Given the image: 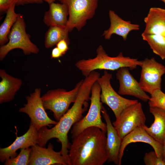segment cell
Masks as SVG:
<instances>
[{
	"label": "cell",
	"mask_w": 165,
	"mask_h": 165,
	"mask_svg": "<svg viewBox=\"0 0 165 165\" xmlns=\"http://www.w3.org/2000/svg\"><path fill=\"white\" fill-rule=\"evenodd\" d=\"M100 76L99 73L93 71L85 77L76 100L57 123L50 129L45 126L38 131L37 144L45 147L49 140L57 138V141L61 144V151L68 165V153L71 144L68 138V133L73 125L83 118V114L87 110L92 86Z\"/></svg>",
	"instance_id": "cell-1"
},
{
	"label": "cell",
	"mask_w": 165,
	"mask_h": 165,
	"mask_svg": "<svg viewBox=\"0 0 165 165\" xmlns=\"http://www.w3.org/2000/svg\"><path fill=\"white\" fill-rule=\"evenodd\" d=\"M106 131L88 127L73 138L69 149V165H102L108 160Z\"/></svg>",
	"instance_id": "cell-2"
},
{
	"label": "cell",
	"mask_w": 165,
	"mask_h": 165,
	"mask_svg": "<svg viewBox=\"0 0 165 165\" xmlns=\"http://www.w3.org/2000/svg\"><path fill=\"white\" fill-rule=\"evenodd\" d=\"M96 53L94 58L80 60L75 64L85 77L97 69L114 71L125 67L132 70L138 66H141L142 63V61H138V59L124 57L122 52L116 57H109L101 45L97 48Z\"/></svg>",
	"instance_id": "cell-3"
},
{
	"label": "cell",
	"mask_w": 165,
	"mask_h": 165,
	"mask_svg": "<svg viewBox=\"0 0 165 165\" xmlns=\"http://www.w3.org/2000/svg\"><path fill=\"white\" fill-rule=\"evenodd\" d=\"M83 80L78 82L74 88L69 91L61 88L50 90L41 97L45 109L53 112L57 121L59 120L69 109L70 104L76 100Z\"/></svg>",
	"instance_id": "cell-4"
},
{
	"label": "cell",
	"mask_w": 165,
	"mask_h": 165,
	"mask_svg": "<svg viewBox=\"0 0 165 165\" xmlns=\"http://www.w3.org/2000/svg\"><path fill=\"white\" fill-rule=\"evenodd\" d=\"M9 41L0 47V60L2 61L11 50L16 49L22 50L25 55L37 54L39 49L31 42L30 36L26 30L23 16L19 13L17 20L12 26L8 36Z\"/></svg>",
	"instance_id": "cell-5"
},
{
	"label": "cell",
	"mask_w": 165,
	"mask_h": 165,
	"mask_svg": "<svg viewBox=\"0 0 165 165\" xmlns=\"http://www.w3.org/2000/svg\"><path fill=\"white\" fill-rule=\"evenodd\" d=\"M101 92V87L97 81L91 88L90 104L87 114L72 127L71 130L72 139L85 129L91 127H97L106 132V124L102 121L101 116L103 105L100 100Z\"/></svg>",
	"instance_id": "cell-6"
},
{
	"label": "cell",
	"mask_w": 165,
	"mask_h": 165,
	"mask_svg": "<svg viewBox=\"0 0 165 165\" xmlns=\"http://www.w3.org/2000/svg\"><path fill=\"white\" fill-rule=\"evenodd\" d=\"M98 0H61L67 6L69 17L66 28L69 32L74 28L78 31L86 25L87 20L95 14Z\"/></svg>",
	"instance_id": "cell-7"
},
{
	"label": "cell",
	"mask_w": 165,
	"mask_h": 165,
	"mask_svg": "<svg viewBox=\"0 0 165 165\" xmlns=\"http://www.w3.org/2000/svg\"><path fill=\"white\" fill-rule=\"evenodd\" d=\"M112 78V74L105 70L103 75L98 78L97 82L101 88V101L110 108L113 112L116 119H117L124 109L138 102L136 100L125 98L116 92L111 84Z\"/></svg>",
	"instance_id": "cell-8"
},
{
	"label": "cell",
	"mask_w": 165,
	"mask_h": 165,
	"mask_svg": "<svg viewBox=\"0 0 165 165\" xmlns=\"http://www.w3.org/2000/svg\"><path fill=\"white\" fill-rule=\"evenodd\" d=\"M41 92L40 88L35 89L34 92L26 97L27 103L19 109V112L28 115L31 123L38 131L44 127L55 125L58 122L51 119L46 112L41 97Z\"/></svg>",
	"instance_id": "cell-9"
},
{
	"label": "cell",
	"mask_w": 165,
	"mask_h": 165,
	"mask_svg": "<svg viewBox=\"0 0 165 165\" xmlns=\"http://www.w3.org/2000/svg\"><path fill=\"white\" fill-rule=\"evenodd\" d=\"M146 118L140 102L124 109L112 124L123 139L136 128L145 125Z\"/></svg>",
	"instance_id": "cell-10"
},
{
	"label": "cell",
	"mask_w": 165,
	"mask_h": 165,
	"mask_svg": "<svg viewBox=\"0 0 165 165\" xmlns=\"http://www.w3.org/2000/svg\"><path fill=\"white\" fill-rule=\"evenodd\" d=\"M139 83L143 90L150 94L155 90L161 89L162 76L165 73V67L154 58L142 61Z\"/></svg>",
	"instance_id": "cell-11"
},
{
	"label": "cell",
	"mask_w": 165,
	"mask_h": 165,
	"mask_svg": "<svg viewBox=\"0 0 165 165\" xmlns=\"http://www.w3.org/2000/svg\"><path fill=\"white\" fill-rule=\"evenodd\" d=\"M55 164L68 165L61 151H55L52 143H49L47 148L37 144L31 147L28 165Z\"/></svg>",
	"instance_id": "cell-12"
},
{
	"label": "cell",
	"mask_w": 165,
	"mask_h": 165,
	"mask_svg": "<svg viewBox=\"0 0 165 165\" xmlns=\"http://www.w3.org/2000/svg\"><path fill=\"white\" fill-rule=\"evenodd\" d=\"M127 67H122L117 71L116 79L119 86L118 93L121 95L134 96L144 102L148 101L150 97L142 89Z\"/></svg>",
	"instance_id": "cell-13"
},
{
	"label": "cell",
	"mask_w": 165,
	"mask_h": 165,
	"mask_svg": "<svg viewBox=\"0 0 165 165\" xmlns=\"http://www.w3.org/2000/svg\"><path fill=\"white\" fill-rule=\"evenodd\" d=\"M9 146L0 148V161L4 162L10 158L14 157L18 154L17 151L23 148H29L37 144L38 131L30 123L28 131L23 135L18 137Z\"/></svg>",
	"instance_id": "cell-14"
},
{
	"label": "cell",
	"mask_w": 165,
	"mask_h": 165,
	"mask_svg": "<svg viewBox=\"0 0 165 165\" xmlns=\"http://www.w3.org/2000/svg\"><path fill=\"white\" fill-rule=\"evenodd\" d=\"M137 142L145 143L150 145L158 157L163 160L162 145L151 137L142 126L136 128L122 139L119 156V165L121 164L126 147L131 143Z\"/></svg>",
	"instance_id": "cell-15"
},
{
	"label": "cell",
	"mask_w": 165,
	"mask_h": 165,
	"mask_svg": "<svg viewBox=\"0 0 165 165\" xmlns=\"http://www.w3.org/2000/svg\"><path fill=\"white\" fill-rule=\"evenodd\" d=\"M101 112L106 125V146L109 162L119 165V156L122 140L111 121L109 115L103 106Z\"/></svg>",
	"instance_id": "cell-16"
},
{
	"label": "cell",
	"mask_w": 165,
	"mask_h": 165,
	"mask_svg": "<svg viewBox=\"0 0 165 165\" xmlns=\"http://www.w3.org/2000/svg\"><path fill=\"white\" fill-rule=\"evenodd\" d=\"M109 16L110 21V27L108 29L104 31L102 35L106 39H109L112 34H116L122 37L125 41L130 31L139 29V25L132 24L130 21L123 20L114 11H109Z\"/></svg>",
	"instance_id": "cell-17"
},
{
	"label": "cell",
	"mask_w": 165,
	"mask_h": 165,
	"mask_svg": "<svg viewBox=\"0 0 165 165\" xmlns=\"http://www.w3.org/2000/svg\"><path fill=\"white\" fill-rule=\"evenodd\" d=\"M144 21L145 27L144 33L165 36V9L158 7L150 8Z\"/></svg>",
	"instance_id": "cell-18"
},
{
	"label": "cell",
	"mask_w": 165,
	"mask_h": 165,
	"mask_svg": "<svg viewBox=\"0 0 165 165\" xmlns=\"http://www.w3.org/2000/svg\"><path fill=\"white\" fill-rule=\"evenodd\" d=\"M49 10L45 12L43 21L48 27L57 26L66 27L69 15L67 6L64 4L52 2Z\"/></svg>",
	"instance_id": "cell-19"
},
{
	"label": "cell",
	"mask_w": 165,
	"mask_h": 165,
	"mask_svg": "<svg viewBox=\"0 0 165 165\" xmlns=\"http://www.w3.org/2000/svg\"><path fill=\"white\" fill-rule=\"evenodd\" d=\"M0 103L12 101L16 93L22 85V80L7 73L3 69H0Z\"/></svg>",
	"instance_id": "cell-20"
},
{
	"label": "cell",
	"mask_w": 165,
	"mask_h": 165,
	"mask_svg": "<svg viewBox=\"0 0 165 165\" xmlns=\"http://www.w3.org/2000/svg\"><path fill=\"white\" fill-rule=\"evenodd\" d=\"M150 113L154 116L153 123L148 127L143 126L148 133L162 145L165 137V110L156 107H149Z\"/></svg>",
	"instance_id": "cell-21"
},
{
	"label": "cell",
	"mask_w": 165,
	"mask_h": 165,
	"mask_svg": "<svg viewBox=\"0 0 165 165\" xmlns=\"http://www.w3.org/2000/svg\"><path fill=\"white\" fill-rule=\"evenodd\" d=\"M69 31L66 27H50L45 34L44 46L46 48H51L61 40H65L70 44Z\"/></svg>",
	"instance_id": "cell-22"
},
{
	"label": "cell",
	"mask_w": 165,
	"mask_h": 165,
	"mask_svg": "<svg viewBox=\"0 0 165 165\" xmlns=\"http://www.w3.org/2000/svg\"><path fill=\"white\" fill-rule=\"evenodd\" d=\"M16 4L12 5L6 12L5 19L0 27V45L3 46L9 41L8 36L13 25L16 21L19 13L15 11Z\"/></svg>",
	"instance_id": "cell-23"
},
{
	"label": "cell",
	"mask_w": 165,
	"mask_h": 165,
	"mask_svg": "<svg viewBox=\"0 0 165 165\" xmlns=\"http://www.w3.org/2000/svg\"><path fill=\"white\" fill-rule=\"evenodd\" d=\"M141 36L147 42L154 53L162 59H165V36L142 33Z\"/></svg>",
	"instance_id": "cell-24"
},
{
	"label": "cell",
	"mask_w": 165,
	"mask_h": 165,
	"mask_svg": "<svg viewBox=\"0 0 165 165\" xmlns=\"http://www.w3.org/2000/svg\"><path fill=\"white\" fill-rule=\"evenodd\" d=\"M31 148H21L19 153L16 156L6 160L5 165H28L29 164Z\"/></svg>",
	"instance_id": "cell-25"
},
{
	"label": "cell",
	"mask_w": 165,
	"mask_h": 165,
	"mask_svg": "<svg viewBox=\"0 0 165 165\" xmlns=\"http://www.w3.org/2000/svg\"><path fill=\"white\" fill-rule=\"evenodd\" d=\"M148 100L149 107H156L165 110V94L160 89L154 90Z\"/></svg>",
	"instance_id": "cell-26"
},
{
	"label": "cell",
	"mask_w": 165,
	"mask_h": 165,
	"mask_svg": "<svg viewBox=\"0 0 165 165\" xmlns=\"http://www.w3.org/2000/svg\"><path fill=\"white\" fill-rule=\"evenodd\" d=\"M143 160L146 165H165V161L159 158L154 151L145 153Z\"/></svg>",
	"instance_id": "cell-27"
},
{
	"label": "cell",
	"mask_w": 165,
	"mask_h": 165,
	"mask_svg": "<svg viewBox=\"0 0 165 165\" xmlns=\"http://www.w3.org/2000/svg\"><path fill=\"white\" fill-rule=\"evenodd\" d=\"M16 0H0V13H6L12 5L14 4H16Z\"/></svg>",
	"instance_id": "cell-28"
},
{
	"label": "cell",
	"mask_w": 165,
	"mask_h": 165,
	"mask_svg": "<svg viewBox=\"0 0 165 165\" xmlns=\"http://www.w3.org/2000/svg\"><path fill=\"white\" fill-rule=\"evenodd\" d=\"M69 44L65 39H63L56 45L57 47L61 51L63 55L69 49L68 45Z\"/></svg>",
	"instance_id": "cell-29"
},
{
	"label": "cell",
	"mask_w": 165,
	"mask_h": 165,
	"mask_svg": "<svg viewBox=\"0 0 165 165\" xmlns=\"http://www.w3.org/2000/svg\"><path fill=\"white\" fill-rule=\"evenodd\" d=\"M16 6H23L31 4H41L44 1L43 0H16Z\"/></svg>",
	"instance_id": "cell-30"
},
{
	"label": "cell",
	"mask_w": 165,
	"mask_h": 165,
	"mask_svg": "<svg viewBox=\"0 0 165 165\" xmlns=\"http://www.w3.org/2000/svg\"><path fill=\"white\" fill-rule=\"evenodd\" d=\"M63 55L60 50L56 47L53 48L51 52V58H58Z\"/></svg>",
	"instance_id": "cell-31"
},
{
	"label": "cell",
	"mask_w": 165,
	"mask_h": 165,
	"mask_svg": "<svg viewBox=\"0 0 165 165\" xmlns=\"http://www.w3.org/2000/svg\"><path fill=\"white\" fill-rule=\"evenodd\" d=\"M163 145V160L165 161V137L164 139V140L162 144Z\"/></svg>",
	"instance_id": "cell-32"
},
{
	"label": "cell",
	"mask_w": 165,
	"mask_h": 165,
	"mask_svg": "<svg viewBox=\"0 0 165 165\" xmlns=\"http://www.w3.org/2000/svg\"><path fill=\"white\" fill-rule=\"evenodd\" d=\"M44 1H45L47 3H48L49 4L54 2L58 0L60 1H61V0H43Z\"/></svg>",
	"instance_id": "cell-33"
},
{
	"label": "cell",
	"mask_w": 165,
	"mask_h": 165,
	"mask_svg": "<svg viewBox=\"0 0 165 165\" xmlns=\"http://www.w3.org/2000/svg\"><path fill=\"white\" fill-rule=\"evenodd\" d=\"M163 2L165 4V0H159Z\"/></svg>",
	"instance_id": "cell-34"
}]
</instances>
